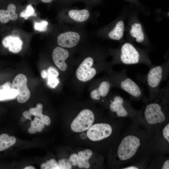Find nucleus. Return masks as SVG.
<instances>
[{"instance_id": "obj_1", "label": "nucleus", "mask_w": 169, "mask_h": 169, "mask_svg": "<svg viewBox=\"0 0 169 169\" xmlns=\"http://www.w3.org/2000/svg\"><path fill=\"white\" fill-rule=\"evenodd\" d=\"M121 132L111 150V160L117 168L151 158V149L154 135L142 129L132 120Z\"/></svg>"}, {"instance_id": "obj_2", "label": "nucleus", "mask_w": 169, "mask_h": 169, "mask_svg": "<svg viewBox=\"0 0 169 169\" xmlns=\"http://www.w3.org/2000/svg\"><path fill=\"white\" fill-rule=\"evenodd\" d=\"M169 85L160 89L151 99H147L136 116L131 119L155 135L169 121Z\"/></svg>"}, {"instance_id": "obj_3", "label": "nucleus", "mask_w": 169, "mask_h": 169, "mask_svg": "<svg viewBox=\"0 0 169 169\" xmlns=\"http://www.w3.org/2000/svg\"><path fill=\"white\" fill-rule=\"evenodd\" d=\"M119 43L117 48L109 49L113 58V64L127 65L143 64L149 68L155 65L149 58L150 48H140L124 39Z\"/></svg>"}, {"instance_id": "obj_4", "label": "nucleus", "mask_w": 169, "mask_h": 169, "mask_svg": "<svg viewBox=\"0 0 169 169\" xmlns=\"http://www.w3.org/2000/svg\"><path fill=\"white\" fill-rule=\"evenodd\" d=\"M139 11L136 7L135 8L134 7H129L125 32L126 40L139 44L145 48H150L151 44L139 18Z\"/></svg>"}, {"instance_id": "obj_5", "label": "nucleus", "mask_w": 169, "mask_h": 169, "mask_svg": "<svg viewBox=\"0 0 169 169\" xmlns=\"http://www.w3.org/2000/svg\"><path fill=\"white\" fill-rule=\"evenodd\" d=\"M163 63L150 68L148 72L144 75H138L137 80L145 84L149 91L148 99L153 98L160 90V85L168 78L169 73V59L167 57Z\"/></svg>"}, {"instance_id": "obj_6", "label": "nucleus", "mask_w": 169, "mask_h": 169, "mask_svg": "<svg viewBox=\"0 0 169 169\" xmlns=\"http://www.w3.org/2000/svg\"><path fill=\"white\" fill-rule=\"evenodd\" d=\"M129 7L125 6L119 15L109 24L97 30L96 34L99 37L104 39L118 41L123 40L125 34L126 20Z\"/></svg>"}, {"instance_id": "obj_7", "label": "nucleus", "mask_w": 169, "mask_h": 169, "mask_svg": "<svg viewBox=\"0 0 169 169\" xmlns=\"http://www.w3.org/2000/svg\"><path fill=\"white\" fill-rule=\"evenodd\" d=\"M111 79L113 84L127 93L131 99L140 100L145 98L143 90L128 76L126 69L118 72H112Z\"/></svg>"}, {"instance_id": "obj_8", "label": "nucleus", "mask_w": 169, "mask_h": 169, "mask_svg": "<svg viewBox=\"0 0 169 169\" xmlns=\"http://www.w3.org/2000/svg\"><path fill=\"white\" fill-rule=\"evenodd\" d=\"M109 108L117 119L134 118L138 110L132 106L131 101L118 95H114L109 100Z\"/></svg>"}, {"instance_id": "obj_9", "label": "nucleus", "mask_w": 169, "mask_h": 169, "mask_svg": "<svg viewBox=\"0 0 169 169\" xmlns=\"http://www.w3.org/2000/svg\"><path fill=\"white\" fill-rule=\"evenodd\" d=\"M169 151V121L164 125L154 135L151 149V156L165 155Z\"/></svg>"}, {"instance_id": "obj_10", "label": "nucleus", "mask_w": 169, "mask_h": 169, "mask_svg": "<svg viewBox=\"0 0 169 169\" xmlns=\"http://www.w3.org/2000/svg\"><path fill=\"white\" fill-rule=\"evenodd\" d=\"M64 20L66 27L78 28L90 21L92 13L89 8H67L64 11Z\"/></svg>"}, {"instance_id": "obj_11", "label": "nucleus", "mask_w": 169, "mask_h": 169, "mask_svg": "<svg viewBox=\"0 0 169 169\" xmlns=\"http://www.w3.org/2000/svg\"><path fill=\"white\" fill-rule=\"evenodd\" d=\"M84 35L78 28L66 27V30L58 35L57 42L60 47L71 48L76 46L81 40L84 39Z\"/></svg>"}, {"instance_id": "obj_12", "label": "nucleus", "mask_w": 169, "mask_h": 169, "mask_svg": "<svg viewBox=\"0 0 169 169\" xmlns=\"http://www.w3.org/2000/svg\"><path fill=\"white\" fill-rule=\"evenodd\" d=\"M95 120L94 113L90 110L81 111L74 119L71 125L72 130L79 132L87 130L92 125Z\"/></svg>"}, {"instance_id": "obj_13", "label": "nucleus", "mask_w": 169, "mask_h": 169, "mask_svg": "<svg viewBox=\"0 0 169 169\" xmlns=\"http://www.w3.org/2000/svg\"><path fill=\"white\" fill-rule=\"evenodd\" d=\"M27 79L24 74H18L15 77L11 88L17 90L18 95L17 97L18 101L21 103L26 102L30 96V92L27 85Z\"/></svg>"}, {"instance_id": "obj_14", "label": "nucleus", "mask_w": 169, "mask_h": 169, "mask_svg": "<svg viewBox=\"0 0 169 169\" xmlns=\"http://www.w3.org/2000/svg\"><path fill=\"white\" fill-rule=\"evenodd\" d=\"M94 59L91 57H88L84 59L76 72V75L79 80L86 82L93 78L95 75V69L91 67L93 64Z\"/></svg>"}, {"instance_id": "obj_15", "label": "nucleus", "mask_w": 169, "mask_h": 169, "mask_svg": "<svg viewBox=\"0 0 169 169\" xmlns=\"http://www.w3.org/2000/svg\"><path fill=\"white\" fill-rule=\"evenodd\" d=\"M68 50L60 46L56 47L52 53V58L54 64L62 71H65L67 67L65 60L69 56Z\"/></svg>"}, {"instance_id": "obj_16", "label": "nucleus", "mask_w": 169, "mask_h": 169, "mask_svg": "<svg viewBox=\"0 0 169 169\" xmlns=\"http://www.w3.org/2000/svg\"><path fill=\"white\" fill-rule=\"evenodd\" d=\"M3 46L14 53H17L22 50L23 42L20 38L9 35L4 37L2 41Z\"/></svg>"}, {"instance_id": "obj_17", "label": "nucleus", "mask_w": 169, "mask_h": 169, "mask_svg": "<svg viewBox=\"0 0 169 169\" xmlns=\"http://www.w3.org/2000/svg\"><path fill=\"white\" fill-rule=\"evenodd\" d=\"M16 9V6L13 3L8 4L6 9H0V23L6 24L10 20H16L18 18V15L15 13Z\"/></svg>"}, {"instance_id": "obj_18", "label": "nucleus", "mask_w": 169, "mask_h": 169, "mask_svg": "<svg viewBox=\"0 0 169 169\" xmlns=\"http://www.w3.org/2000/svg\"><path fill=\"white\" fill-rule=\"evenodd\" d=\"M148 168L169 169V157L165 155L151 156Z\"/></svg>"}, {"instance_id": "obj_19", "label": "nucleus", "mask_w": 169, "mask_h": 169, "mask_svg": "<svg viewBox=\"0 0 169 169\" xmlns=\"http://www.w3.org/2000/svg\"><path fill=\"white\" fill-rule=\"evenodd\" d=\"M111 87L109 82L106 80L102 81L98 88L93 90L90 93L91 98L95 100H100L101 98L106 97L108 95Z\"/></svg>"}, {"instance_id": "obj_20", "label": "nucleus", "mask_w": 169, "mask_h": 169, "mask_svg": "<svg viewBox=\"0 0 169 169\" xmlns=\"http://www.w3.org/2000/svg\"><path fill=\"white\" fill-rule=\"evenodd\" d=\"M92 154V152L90 149H87L79 151L78 154L79 160L77 165L78 167L89 169L90 167V164L88 161Z\"/></svg>"}, {"instance_id": "obj_21", "label": "nucleus", "mask_w": 169, "mask_h": 169, "mask_svg": "<svg viewBox=\"0 0 169 169\" xmlns=\"http://www.w3.org/2000/svg\"><path fill=\"white\" fill-rule=\"evenodd\" d=\"M16 139L13 136L6 133L0 135V151L4 150L14 145Z\"/></svg>"}, {"instance_id": "obj_22", "label": "nucleus", "mask_w": 169, "mask_h": 169, "mask_svg": "<svg viewBox=\"0 0 169 169\" xmlns=\"http://www.w3.org/2000/svg\"><path fill=\"white\" fill-rule=\"evenodd\" d=\"M151 158L137 161L121 167L120 169H147Z\"/></svg>"}, {"instance_id": "obj_23", "label": "nucleus", "mask_w": 169, "mask_h": 169, "mask_svg": "<svg viewBox=\"0 0 169 169\" xmlns=\"http://www.w3.org/2000/svg\"><path fill=\"white\" fill-rule=\"evenodd\" d=\"M18 91L12 89L0 91V101H4L15 99L18 95Z\"/></svg>"}, {"instance_id": "obj_24", "label": "nucleus", "mask_w": 169, "mask_h": 169, "mask_svg": "<svg viewBox=\"0 0 169 169\" xmlns=\"http://www.w3.org/2000/svg\"><path fill=\"white\" fill-rule=\"evenodd\" d=\"M132 4L136 7L144 15L149 16L150 14V11L148 7L145 6L141 3L139 0H124Z\"/></svg>"}, {"instance_id": "obj_25", "label": "nucleus", "mask_w": 169, "mask_h": 169, "mask_svg": "<svg viewBox=\"0 0 169 169\" xmlns=\"http://www.w3.org/2000/svg\"><path fill=\"white\" fill-rule=\"evenodd\" d=\"M42 169H60L58 163L54 158L47 161L46 162L42 163L40 166Z\"/></svg>"}, {"instance_id": "obj_26", "label": "nucleus", "mask_w": 169, "mask_h": 169, "mask_svg": "<svg viewBox=\"0 0 169 169\" xmlns=\"http://www.w3.org/2000/svg\"><path fill=\"white\" fill-rule=\"evenodd\" d=\"M31 16H37L35 10L31 5H28L26 9L22 12L20 14V17L27 20Z\"/></svg>"}, {"instance_id": "obj_27", "label": "nucleus", "mask_w": 169, "mask_h": 169, "mask_svg": "<svg viewBox=\"0 0 169 169\" xmlns=\"http://www.w3.org/2000/svg\"><path fill=\"white\" fill-rule=\"evenodd\" d=\"M48 25V22L45 20L40 22H35L34 23V28L39 32H45L47 30Z\"/></svg>"}, {"instance_id": "obj_28", "label": "nucleus", "mask_w": 169, "mask_h": 169, "mask_svg": "<svg viewBox=\"0 0 169 169\" xmlns=\"http://www.w3.org/2000/svg\"><path fill=\"white\" fill-rule=\"evenodd\" d=\"M58 164L60 169H70L72 167L69 160L66 159L59 160L58 161Z\"/></svg>"}, {"instance_id": "obj_29", "label": "nucleus", "mask_w": 169, "mask_h": 169, "mask_svg": "<svg viewBox=\"0 0 169 169\" xmlns=\"http://www.w3.org/2000/svg\"><path fill=\"white\" fill-rule=\"evenodd\" d=\"M156 19L157 21H160L164 18H169V12H165L160 9H157L156 10Z\"/></svg>"}, {"instance_id": "obj_30", "label": "nucleus", "mask_w": 169, "mask_h": 169, "mask_svg": "<svg viewBox=\"0 0 169 169\" xmlns=\"http://www.w3.org/2000/svg\"><path fill=\"white\" fill-rule=\"evenodd\" d=\"M103 0H80L85 3L89 8L95 6L101 3Z\"/></svg>"}, {"instance_id": "obj_31", "label": "nucleus", "mask_w": 169, "mask_h": 169, "mask_svg": "<svg viewBox=\"0 0 169 169\" xmlns=\"http://www.w3.org/2000/svg\"><path fill=\"white\" fill-rule=\"evenodd\" d=\"M71 164L74 166L77 165L78 162V155L76 153L71 154L69 159Z\"/></svg>"}, {"instance_id": "obj_32", "label": "nucleus", "mask_w": 169, "mask_h": 169, "mask_svg": "<svg viewBox=\"0 0 169 169\" xmlns=\"http://www.w3.org/2000/svg\"><path fill=\"white\" fill-rule=\"evenodd\" d=\"M39 117L45 125H49L50 124L51 120L48 116L42 114Z\"/></svg>"}, {"instance_id": "obj_33", "label": "nucleus", "mask_w": 169, "mask_h": 169, "mask_svg": "<svg viewBox=\"0 0 169 169\" xmlns=\"http://www.w3.org/2000/svg\"><path fill=\"white\" fill-rule=\"evenodd\" d=\"M29 111L32 115L35 116L36 117L39 116L42 114V113L39 112L37 109L36 108H31L29 110Z\"/></svg>"}, {"instance_id": "obj_34", "label": "nucleus", "mask_w": 169, "mask_h": 169, "mask_svg": "<svg viewBox=\"0 0 169 169\" xmlns=\"http://www.w3.org/2000/svg\"><path fill=\"white\" fill-rule=\"evenodd\" d=\"M34 121L38 124L43 129L45 127V125L40 119L38 118L37 117H35L34 119Z\"/></svg>"}, {"instance_id": "obj_35", "label": "nucleus", "mask_w": 169, "mask_h": 169, "mask_svg": "<svg viewBox=\"0 0 169 169\" xmlns=\"http://www.w3.org/2000/svg\"><path fill=\"white\" fill-rule=\"evenodd\" d=\"M23 115L26 118L32 120L31 119L32 115L29 111H25L23 113Z\"/></svg>"}, {"instance_id": "obj_36", "label": "nucleus", "mask_w": 169, "mask_h": 169, "mask_svg": "<svg viewBox=\"0 0 169 169\" xmlns=\"http://www.w3.org/2000/svg\"><path fill=\"white\" fill-rule=\"evenodd\" d=\"M63 1L66 6L70 5L75 2L80 1V0H63Z\"/></svg>"}, {"instance_id": "obj_37", "label": "nucleus", "mask_w": 169, "mask_h": 169, "mask_svg": "<svg viewBox=\"0 0 169 169\" xmlns=\"http://www.w3.org/2000/svg\"><path fill=\"white\" fill-rule=\"evenodd\" d=\"M24 169H36L34 167L32 166H28L25 167Z\"/></svg>"}, {"instance_id": "obj_38", "label": "nucleus", "mask_w": 169, "mask_h": 169, "mask_svg": "<svg viewBox=\"0 0 169 169\" xmlns=\"http://www.w3.org/2000/svg\"><path fill=\"white\" fill-rule=\"evenodd\" d=\"M53 0H41L44 3H48L52 2Z\"/></svg>"}]
</instances>
